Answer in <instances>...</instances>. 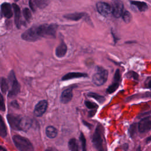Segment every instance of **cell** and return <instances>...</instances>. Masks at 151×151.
<instances>
[{
	"instance_id": "cell-1",
	"label": "cell",
	"mask_w": 151,
	"mask_h": 151,
	"mask_svg": "<svg viewBox=\"0 0 151 151\" xmlns=\"http://www.w3.org/2000/svg\"><path fill=\"white\" fill-rule=\"evenodd\" d=\"M58 25L55 24H42L38 26V32L40 37L52 38L56 36Z\"/></svg>"
},
{
	"instance_id": "cell-2",
	"label": "cell",
	"mask_w": 151,
	"mask_h": 151,
	"mask_svg": "<svg viewBox=\"0 0 151 151\" xmlns=\"http://www.w3.org/2000/svg\"><path fill=\"white\" fill-rule=\"evenodd\" d=\"M13 142L19 151H33L34 147L31 142L25 137L20 135H14L12 136Z\"/></svg>"
},
{
	"instance_id": "cell-3",
	"label": "cell",
	"mask_w": 151,
	"mask_h": 151,
	"mask_svg": "<svg viewBox=\"0 0 151 151\" xmlns=\"http://www.w3.org/2000/svg\"><path fill=\"white\" fill-rule=\"evenodd\" d=\"M108 71L102 67L97 66L96 68V72L92 77L93 83L98 86L103 85L107 80Z\"/></svg>"
},
{
	"instance_id": "cell-4",
	"label": "cell",
	"mask_w": 151,
	"mask_h": 151,
	"mask_svg": "<svg viewBox=\"0 0 151 151\" xmlns=\"http://www.w3.org/2000/svg\"><path fill=\"white\" fill-rule=\"evenodd\" d=\"M103 128L100 124H99L93 133L92 142L95 148L98 151H104L103 147Z\"/></svg>"
},
{
	"instance_id": "cell-5",
	"label": "cell",
	"mask_w": 151,
	"mask_h": 151,
	"mask_svg": "<svg viewBox=\"0 0 151 151\" xmlns=\"http://www.w3.org/2000/svg\"><path fill=\"white\" fill-rule=\"evenodd\" d=\"M8 81L11 83V89L9 91L8 96L10 97L15 96L20 91V85L18 82L15 73L14 71H11L8 75Z\"/></svg>"
},
{
	"instance_id": "cell-6",
	"label": "cell",
	"mask_w": 151,
	"mask_h": 151,
	"mask_svg": "<svg viewBox=\"0 0 151 151\" xmlns=\"http://www.w3.org/2000/svg\"><path fill=\"white\" fill-rule=\"evenodd\" d=\"M22 40L27 41H35L38 40L40 37L38 32V25H34L30 28L27 29L21 35Z\"/></svg>"
},
{
	"instance_id": "cell-7",
	"label": "cell",
	"mask_w": 151,
	"mask_h": 151,
	"mask_svg": "<svg viewBox=\"0 0 151 151\" xmlns=\"http://www.w3.org/2000/svg\"><path fill=\"white\" fill-rule=\"evenodd\" d=\"M22 117L16 114H8L7 120L11 127L15 130H21V123Z\"/></svg>"
},
{
	"instance_id": "cell-8",
	"label": "cell",
	"mask_w": 151,
	"mask_h": 151,
	"mask_svg": "<svg viewBox=\"0 0 151 151\" xmlns=\"http://www.w3.org/2000/svg\"><path fill=\"white\" fill-rule=\"evenodd\" d=\"M96 8L98 12L103 17H108L110 14H112L111 6L103 1H99L96 4Z\"/></svg>"
},
{
	"instance_id": "cell-9",
	"label": "cell",
	"mask_w": 151,
	"mask_h": 151,
	"mask_svg": "<svg viewBox=\"0 0 151 151\" xmlns=\"http://www.w3.org/2000/svg\"><path fill=\"white\" fill-rule=\"evenodd\" d=\"M112 15L117 18L122 17L124 12V5L120 0H113L112 5Z\"/></svg>"
},
{
	"instance_id": "cell-10",
	"label": "cell",
	"mask_w": 151,
	"mask_h": 151,
	"mask_svg": "<svg viewBox=\"0 0 151 151\" xmlns=\"http://www.w3.org/2000/svg\"><path fill=\"white\" fill-rule=\"evenodd\" d=\"M151 129V116L141 119L138 124V130L140 133H143Z\"/></svg>"
},
{
	"instance_id": "cell-11",
	"label": "cell",
	"mask_w": 151,
	"mask_h": 151,
	"mask_svg": "<svg viewBox=\"0 0 151 151\" xmlns=\"http://www.w3.org/2000/svg\"><path fill=\"white\" fill-rule=\"evenodd\" d=\"M48 106L47 101L45 100L40 101L35 106L34 113L37 117L42 116L47 110Z\"/></svg>"
},
{
	"instance_id": "cell-12",
	"label": "cell",
	"mask_w": 151,
	"mask_h": 151,
	"mask_svg": "<svg viewBox=\"0 0 151 151\" xmlns=\"http://www.w3.org/2000/svg\"><path fill=\"white\" fill-rule=\"evenodd\" d=\"M50 2V0H29V6L33 11H35L37 8L43 9L46 7Z\"/></svg>"
},
{
	"instance_id": "cell-13",
	"label": "cell",
	"mask_w": 151,
	"mask_h": 151,
	"mask_svg": "<svg viewBox=\"0 0 151 151\" xmlns=\"http://www.w3.org/2000/svg\"><path fill=\"white\" fill-rule=\"evenodd\" d=\"M73 98V88H68L64 90L61 95L60 100L61 102L66 104L70 102Z\"/></svg>"
},
{
	"instance_id": "cell-14",
	"label": "cell",
	"mask_w": 151,
	"mask_h": 151,
	"mask_svg": "<svg viewBox=\"0 0 151 151\" xmlns=\"http://www.w3.org/2000/svg\"><path fill=\"white\" fill-rule=\"evenodd\" d=\"M1 11L2 15L4 17L6 18H10L12 17L13 13L10 4L8 2H4L2 4L1 6Z\"/></svg>"
},
{
	"instance_id": "cell-15",
	"label": "cell",
	"mask_w": 151,
	"mask_h": 151,
	"mask_svg": "<svg viewBox=\"0 0 151 151\" xmlns=\"http://www.w3.org/2000/svg\"><path fill=\"white\" fill-rule=\"evenodd\" d=\"M130 3L132 8L137 9L136 10L140 12H143L148 9V6L146 3L142 1H130Z\"/></svg>"
},
{
	"instance_id": "cell-16",
	"label": "cell",
	"mask_w": 151,
	"mask_h": 151,
	"mask_svg": "<svg viewBox=\"0 0 151 151\" xmlns=\"http://www.w3.org/2000/svg\"><path fill=\"white\" fill-rule=\"evenodd\" d=\"M88 75L86 73H80V72H71L66 74L64 75L61 80L63 81H66L71 80L73 78H81V77H86Z\"/></svg>"
},
{
	"instance_id": "cell-17",
	"label": "cell",
	"mask_w": 151,
	"mask_h": 151,
	"mask_svg": "<svg viewBox=\"0 0 151 151\" xmlns=\"http://www.w3.org/2000/svg\"><path fill=\"white\" fill-rule=\"evenodd\" d=\"M67 51V45L63 41H61L60 45L56 48L55 55L58 58H62L65 55Z\"/></svg>"
},
{
	"instance_id": "cell-18",
	"label": "cell",
	"mask_w": 151,
	"mask_h": 151,
	"mask_svg": "<svg viewBox=\"0 0 151 151\" xmlns=\"http://www.w3.org/2000/svg\"><path fill=\"white\" fill-rule=\"evenodd\" d=\"M87 14L84 12H75L73 14H68L64 16V17L67 19L71 20V21H78L83 18H84Z\"/></svg>"
},
{
	"instance_id": "cell-19",
	"label": "cell",
	"mask_w": 151,
	"mask_h": 151,
	"mask_svg": "<svg viewBox=\"0 0 151 151\" xmlns=\"http://www.w3.org/2000/svg\"><path fill=\"white\" fill-rule=\"evenodd\" d=\"M12 7L15 14V22L17 27L19 28L21 26V11L19 7L16 4H13Z\"/></svg>"
},
{
	"instance_id": "cell-20",
	"label": "cell",
	"mask_w": 151,
	"mask_h": 151,
	"mask_svg": "<svg viewBox=\"0 0 151 151\" xmlns=\"http://www.w3.org/2000/svg\"><path fill=\"white\" fill-rule=\"evenodd\" d=\"M57 130L55 127L52 126H48L46 127L45 134L46 136L50 139H54L57 135Z\"/></svg>"
},
{
	"instance_id": "cell-21",
	"label": "cell",
	"mask_w": 151,
	"mask_h": 151,
	"mask_svg": "<svg viewBox=\"0 0 151 151\" xmlns=\"http://www.w3.org/2000/svg\"><path fill=\"white\" fill-rule=\"evenodd\" d=\"M68 145L70 151H79L78 145L77 140L75 138L71 139L68 142Z\"/></svg>"
},
{
	"instance_id": "cell-22",
	"label": "cell",
	"mask_w": 151,
	"mask_h": 151,
	"mask_svg": "<svg viewBox=\"0 0 151 151\" xmlns=\"http://www.w3.org/2000/svg\"><path fill=\"white\" fill-rule=\"evenodd\" d=\"M87 96L89 97H91V98H93L94 99V100H97L98 102L100 103H103L104 101H105V97L103 96H101V95H99L97 93H93V92H89L87 93Z\"/></svg>"
},
{
	"instance_id": "cell-23",
	"label": "cell",
	"mask_w": 151,
	"mask_h": 151,
	"mask_svg": "<svg viewBox=\"0 0 151 151\" xmlns=\"http://www.w3.org/2000/svg\"><path fill=\"white\" fill-rule=\"evenodd\" d=\"M6 127L3 120V118L0 115V136L5 137L6 136Z\"/></svg>"
},
{
	"instance_id": "cell-24",
	"label": "cell",
	"mask_w": 151,
	"mask_h": 151,
	"mask_svg": "<svg viewBox=\"0 0 151 151\" xmlns=\"http://www.w3.org/2000/svg\"><path fill=\"white\" fill-rule=\"evenodd\" d=\"M0 87L3 93H5L6 92L8 89V81L6 78H0Z\"/></svg>"
},
{
	"instance_id": "cell-25",
	"label": "cell",
	"mask_w": 151,
	"mask_h": 151,
	"mask_svg": "<svg viewBox=\"0 0 151 151\" xmlns=\"http://www.w3.org/2000/svg\"><path fill=\"white\" fill-rule=\"evenodd\" d=\"M120 83H116V82H114L113 81V83L109 86L108 87V88L106 90V92L108 94H111L113 93H114L119 87Z\"/></svg>"
},
{
	"instance_id": "cell-26",
	"label": "cell",
	"mask_w": 151,
	"mask_h": 151,
	"mask_svg": "<svg viewBox=\"0 0 151 151\" xmlns=\"http://www.w3.org/2000/svg\"><path fill=\"white\" fill-rule=\"evenodd\" d=\"M122 17L123 21L126 24L129 23L130 22V21H131V19H132L131 14L127 11H124V12H123V14L122 15Z\"/></svg>"
},
{
	"instance_id": "cell-27",
	"label": "cell",
	"mask_w": 151,
	"mask_h": 151,
	"mask_svg": "<svg viewBox=\"0 0 151 151\" xmlns=\"http://www.w3.org/2000/svg\"><path fill=\"white\" fill-rule=\"evenodd\" d=\"M80 140L81 142V148H82V151H87V148H86V139L85 138V136L84 134L81 132L80 134Z\"/></svg>"
},
{
	"instance_id": "cell-28",
	"label": "cell",
	"mask_w": 151,
	"mask_h": 151,
	"mask_svg": "<svg viewBox=\"0 0 151 151\" xmlns=\"http://www.w3.org/2000/svg\"><path fill=\"white\" fill-rule=\"evenodd\" d=\"M84 104L86 105V106L89 109H91V110H95L96 109L98 108V105L94 103V102H91V101H87V100H86L84 101Z\"/></svg>"
},
{
	"instance_id": "cell-29",
	"label": "cell",
	"mask_w": 151,
	"mask_h": 151,
	"mask_svg": "<svg viewBox=\"0 0 151 151\" xmlns=\"http://www.w3.org/2000/svg\"><path fill=\"white\" fill-rule=\"evenodd\" d=\"M126 76L127 78H133L135 80H139V75H138V74L137 73L134 72V71H128L126 73Z\"/></svg>"
},
{
	"instance_id": "cell-30",
	"label": "cell",
	"mask_w": 151,
	"mask_h": 151,
	"mask_svg": "<svg viewBox=\"0 0 151 151\" xmlns=\"http://www.w3.org/2000/svg\"><path fill=\"white\" fill-rule=\"evenodd\" d=\"M22 12L25 19L27 21H29L31 18V13L29 9L28 8H25L23 9Z\"/></svg>"
},
{
	"instance_id": "cell-31",
	"label": "cell",
	"mask_w": 151,
	"mask_h": 151,
	"mask_svg": "<svg viewBox=\"0 0 151 151\" xmlns=\"http://www.w3.org/2000/svg\"><path fill=\"white\" fill-rule=\"evenodd\" d=\"M136 127H137L136 123H133L130 125V126L129 127V133H130V136L131 137H133L134 136V134H136Z\"/></svg>"
},
{
	"instance_id": "cell-32",
	"label": "cell",
	"mask_w": 151,
	"mask_h": 151,
	"mask_svg": "<svg viewBox=\"0 0 151 151\" xmlns=\"http://www.w3.org/2000/svg\"><path fill=\"white\" fill-rule=\"evenodd\" d=\"M121 81V75H120V70L119 69L116 70V71H115L114 75V77H113V81L114 82H116V83H120V81Z\"/></svg>"
},
{
	"instance_id": "cell-33",
	"label": "cell",
	"mask_w": 151,
	"mask_h": 151,
	"mask_svg": "<svg viewBox=\"0 0 151 151\" xmlns=\"http://www.w3.org/2000/svg\"><path fill=\"white\" fill-rule=\"evenodd\" d=\"M0 110L2 111H4L5 110V105L4 99L1 93H0Z\"/></svg>"
},
{
	"instance_id": "cell-34",
	"label": "cell",
	"mask_w": 151,
	"mask_h": 151,
	"mask_svg": "<svg viewBox=\"0 0 151 151\" xmlns=\"http://www.w3.org/2000/svg\"><path fill=\"white\" fill-rule=\"evenodd\" d=\"M82 123L84 124V125H85L86 126H87L88 129H91V126H92V125L91 124H90V123H88V122H87L86 121H85V120H82Z\"/></svg>"
},
{
	"instance_id": "cell-35",
	"label": "cell",
	"mask_w": 151,
	"mask_h": 151,
	"mask_svg": "<svg viewBox=\"0 0 151 151\" xmlns=\"http://www.w3.org/2000/svg\"><path fill=\"white\" fill-rule=\"evenodd\" d=\"M146 86L148 88H151V78H148L147 81L146 82Z\"/></svg>"
},
{
	"instance_id": "cell-36",
	"label": "cell",
	"mask_w": 151,
	"mask_h": 151,
	"mask_svg": "<svg viewBox=\"0 0 151 151\" xmlns=\"http://www.w3.org/2000/svg\"><path fill=\"white\" fill-rule=\"evenodd\" d=\"M45 151H58V150L54 147H48Z\"/></svg>"
},
{
	"instance_id": "cell-37",
	"label": "cell",
	"mask_w": 151,
	"mask_h": 151,
	"mask_svg": "<svg viewBox=\"0 0 151 151\" xmlns=\"http://www.w3.org/2000/svg\"><path fill=\"white\" fill-rule=\"evenodd\" d=\"M96 112V109H95V110H93V111H90L89 112V113H88L89 116H90V117L93 116L95 114Z\"/></svg>"
},
{
	"instance_id": "cell-38",
	"label": "cell",
	"mask_w": 151,
	"mask_h": 151,
	"mask_svg": "<svg viewBox=\"0 0 151 151\" xmlns=\"http://www.w3.org/2000/svg\"><path fill=\"white\" fill-rule=\"evenodd\" d=\"M12 106L14 107H18V104L17 103V102L15 101H13L12 103H11Z\"/></svg>"
},
{
	"instance_id": "cell-39",
	"label": "cell",
	"mask_w": 151,
	"mask_h": 151,
	"mask_svg": "<svg viewBox=\"0 0 151 151\" xmlns=\"http://www.w3.org/2000/svg\"><path fill=\"white\" fill-rule=\"evenodd\" d=\"M151 142V136L146 139V143H149Z\"/></svg>"
},
{
	"instance_id": "cell-40",
	"label": "cell",
	"mask_w": 151,
	"mask_h": 151,
	"mask_svg": "<svg viewBox=\"0 0 151 151\" xmlns=\"http://www.w3.org/2000/svg\"><path fill=\"white\" fill-rule=\"evenodd\" d=\"M0 151H6V149L0 145Z\"/></svg>"
},
{
	"instance_id": "cell-41",
	"label": "cell",
	"mask_w": 151,
	"mask_h": 151,
	"mask_svg": "<svg viewBox=\"0 0 151 151\" xmlns=\"http://www.w3.org/2000/svg\"><path fill=\"white\" fill-rule=\"evenodd\" d=\"M14 1H16V2H17V1H18V0H14Z\"/></svg>"
}]
</instances>
